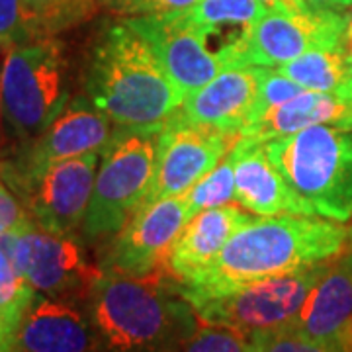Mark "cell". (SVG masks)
Here are the masks:
<instances>
[{"label": "cell", "instance_id": "obj_17", "mask_svg": "<svg viewBox=\"0 0 352 352\" xmlns=\"http://www.w3.org/2000/svg\"><path fill=\"white\" fill-rule=\"evenodd\" d=\"M22 352H100L85 305L36 294L16 333Z\"/></svg>", "mask_w": 352, "mask_h": 352}, {"label": "cell", "instance_id": "obj_16", "mask_svg": "<svg viewBox=\"0 0 352 352\" xmlns=\"http://www.w3.org/2000/svg\"><path fill=\"white\" fill-rule=\"evenodd\" d=\"M288 327L307 339L352 352V254L329 264Z\"/></svg>", "mask_w": 352, "mask_h": 352}, {"label": "cell", "instance_id": "obj_38", "mask_svg": "<svg viewBox=\"0 0 352 352\" xmlns=\"http://www.w3.org/2000/svg\"><path fill=\"white\" fill-rule=\"evenodd\" d=\"M351 231V254H352V229H349Z\"/></svg>", "mask_w": 352, "mask_h": 352}, {"label": "cell", "instance_id": "obj_34", "mask_svg": "<svg viewBox=\"0 0 352 352\" xmlns=\"http://www.w3.org/2000/svg\"><path fill=\"white\" fill-rule=\"evenodd\" d=\"M346 38H352V12L349 14V30H346Z\"/></svg>", "mask_w": 352, "mask_h": 352}, {"label": "cell", "instance_id": "obj_12", "mask_svg": "<svg viewBox=\"0 0 352 352\" xmlns=\"http://www.w3.org/2000/svg\"><path fill=\"white\" fill-rule=\"evenodd\" d=\"M241 139L239 131L196 126H166L155 135V173L141 206L184 196L210 175Z\"/></svg>", "mask_w": 352, "mask_h": 352}, {"label": "cell", "instance_id": "obj_27", "mask_svg": "<svg viewBox=\"0 0 352 352\" xmlns=\"http://www.w3.org/2000/svg\"><path fill=\"white\" fill-rule=\"evenodd\" d=\"M249 339L229 327L201 321L173 352H247Z\"/></svg>", "mask_w": 352, "mask_h": 352}, {"label": "cell", "instance_id": "obj_30", "mask_svg": "<svg viewBox=\"0 0 352 352\" xmlns=\"http://www.w3.org/2000/svg\"><path fill=\"white\" fill-rule=\"evenodd\" d=\"M200 0H118L112 10L127 16H147V14H186Z\"/></svg>", "mask_w": 352, "mask_h": 352}, {"label": "cell", "instance_id": "obj_22", "mask_svg": "<svg viewBox=\"0 0 352 352\" xmlns=\"http://www.w3.org/2000/svg\"><path fill=\"white\" fill-rule=\"evenodd\" d=\"M98 10V0H22L30 39L55 38L88 22Z\"/></svg>", "mask_w": 352, "mask_h": 352}, {"label": "cell", "instance_id": "obj_21", "mask_svg": "<svg viewBox=\"0 0 352 352\" xmlns=\"http://www.w3.org/2000/svg\"><path fill=\"white\" fill-rule=\"evenodd\" d=\"M305 90L352 94V65L346 43L331 50H311L276 67Z\"/></svg>", "mask_w": 352, "mask_h": 352}, {"label": "cell", "instance_id": "obj_29", "mask_svg": "<svg viewBox=\"0 0 352 352\" xmlns=\"http://www.w3.org/2000/svg\"><path fill=\"white\" fill-rule=\"evenodd\" d=\"M30 41L22 0H0V50L8 51Z\"/></svg>", "mask_w": 352, "mask_h": 352}, {"label": "cell", "instance_id": "obj_28", "mask_svg": "<svg viewBox=\"0 0 352 352\" xmlns=\"http://www.w3.org/2000/svg\"><path fill=\"white\" fill-rule=\"evenodd\" d=\"M247 339H249L247 352H342L339 349L307 339L288 325L261 331Z\"/></svg>", "mask_w": 352, "mask_h": 352}, {"label": "cell", "instance_id": "obj_24", "mask_svg": "<svg viewBox=\"0 0 352 352\" xmlns=\"http://www.w3.org/2000/svg\"><path fill=\"white\" fill-rule=\"evenodd\" d=\"M266 12L268 6L261 0H200L186 16L208 39L219 36L223 28H239L247 32Z\"/></svg>", "mask_w": 352, "mask_h": 352}, {"label": "cell", "instance_id": "obj_25", "mask_svg": "<svg viewBox=\"0 0 352 352\" xmlns=\"http://www.w3.org/2000/svg\"><path fill=\"white\" fill-rule=\"evenodd\" d=\"M235 198H237L235 196V164H233L231 153H227L223 161L217 164L210 175L204 176L200 182H196L184 194L190 217H194L204 210L227 206Z\"/></svg>", "mask_w": 352, "mask_h": 352}, {"label": "cell", "instance_id": "obj_32", "mask_svg": "<svg viewBox=\"0 0 352 352\" xmlns=\"http://www.w3.org/2000/svg\"><path fill=\"white\" fill-rule=\"evenodd\" d=\"M315 8H325V10H346L352 6V0H307Z\"/></svg>", "mask_w": 352, "mask_h": 352}, {"label": "cell", "instance_id": "obj_37", "mask_svg": "<svg viewBox=\"0 0 352 352\" xmlns=\"http://www.w3.org/2000/svg\"><path fill=\"white\" fill-rule=\"evenodd\" d=\"M102 4H106V6H108V8H112L113 4H116V2H118V0H100Z\"/></svg>", "mask_w": 352, "mask_h": 352}, {"label": "cell", "instance_id": "obj_23", "mask_svg": "<svg viewBox=\"0 0 352 352\" xmlns=\"http://www.w3.org/2000/svg\"><path fill=\"white\" fill-rule=\"evenodd\" d=\"M34 298V288L18 272L10 252L0 243V352L14 349L20 321Z\"/></svg>", "mask_w": 352, "mask_h": 352}, {"label": "cell", "instance_id": "obj_4", "mask_svg": "<svg viewBox=\"0 0 352 352\" xmlns=\"http://www.w3.org/2000/svg\"><path fill=\"white\" fill-rule=\"evenodd\" d=\"M302 215L352 217V129L311 126L264 143Z\"/></svg>", "mask_w": 352, "mask_h": 352}, {"label": "cell", "instance_id": "obj_19", "mask_svg": "<svg viewBox=\"0 0 352 352\" xmlns=\"http://www.w3.org/2000/svg\"><path fill=\"white\" fill-rule=\"evenodd\" d=\"M311 126L352 129V94L303 90L274 110L241 129V138L256 143L289 135Z\"/></svg>", "mask_w": 352, "mask_h": 352}, {"label": "cell", "instance_id": "obj_3", "mask_svg": "<svg viewBox=\"0 0 352 352\" xmlns=\"http://www.w3.org/2000/svg\"><path fill=\"white\" fill-rule=\"evenodd\" d=\"M100 352H173L200 317L168 272L102 274L85 302Z\"/></svg>", "mask_w": 352, "mask_h": 352}, {"label": "cell", "instance_id": "obj_9", "mask_svg": "<svg viewBox=\"0 0 352 352\" xmlns=\"http://www.w3.org/2000/svg\"><path fill=\"white\" fill-rule=\"evenodd\" d=\"M14 266L36 294L85 305L96 280L104 274L100 264L88 261L76 235H59L38 223L16 233L0 235Z\"/></svg>", "mask_w": 352, "mask_h": 352}, {"label": "cell", "instance_id": "obj_36", "mask_svg": "<svg viewBox=\"0 0 352 352\" xmlns=\"http://www.w3.org/2000/svg\"><path fill=\"white\" fill-rule=\"evenodd\" d=\"M2 120H4V113H2V104H0V145H2Z\"/></svg>", "mask_w": 352, "mask_h": 352}, {"label": "cell", "instance_id": "obj_13", "mask_svg": "<svg viewBox=\"0 0 352 352\" xmlns=\"http://www.w3.org/2000/svg\"><path fill=\"white\" fill-rule=\"evenodd\" d=\"M100 159L102 151H90L50 164L16 196L41 229L76 235L92 198Z\"/></svg>", "mask_w": 352, "mask_h": 352}, {"label": "cell", "instance_id": "obj_6", "mask_svg": "<svg viewBox=\"0 0 352 352\" xmlns=\"http://www.w3.org/2000/svg\"><path fill=\"white\" fill-rule=\"evenodd\" d=\"M349 16L315 8L307 0L268 8L243 36L217 50L223 67L276 69L311 50H331L346 43Z\"/></svg>", "mask_w": 352, "mask_h": 352}, {"label": "cell", "instance_id": "obj_10", "mask_svg": "<svg viewBox=\"0 0 352 352\" xmlns=\"http://www.w3.org/2000/svg\"><path fill=\"white\" fill-rule=\"evenodd\" d=\"M116 135L118 129L110 120L85 94L76 96L41 135L22 143L10 159L0 161V178L12 192H18L50 164L104 151Z\"/></svg>", "mask_w": 352, "mask_h": 352}, {"label": "cell", "instance_id": "obj_8", "mask_svg": "<svg viewBox=\"0 0 352 352\" xmlns=\"http://www.w3.org/2000/svg\"><path fill=\"white\" fill-rule=\"evenodd\" d=\"M329 263L264 278L215 298L192 303L201 321L251 337L261 331L286 327L300 314L309 292L327 272Z\"/></svg>", "mask_w": 352, "mask_h": 352}, {"label": "cell", "instance_id": "obj_20", "mask_svg": "<svg viewBox=\"0 0 352 352\" xmlns=\"http://www.w3.org/2000/svg\"><path fill=\"white\" fill-rule=\"evenodd\" d=\"M229 153L235 164V196L243 208L264 217L302 215L284 178L268 159L264 143L241 138Z\"/></svg>", "mask_w": 352, "mask_h": 352}, {"label": "cell", "instance_id": "obj_35", "mask_svg": "<svg viewBox=\"0 0 352 352\" xmlns=\"http://www.w3.org/2000/svg\"><path fill=\"white\" fill-rule=\"evenodd\" d=\"M346 50H349V57H351V65H352V38H346Z\"/></svg>", "mask_w": 352, "mask_h": 352}, {"label": "cell", "instance_id": "obj_11", "mask_svg": "<svg viewBox=\"0 0 352 352\" xmlns=\"http://www.w3.org/2000/svg\"><path fill=\"white\" fill-rule=\"evenodd\" d=\"M190 219L184 196L141 206L102 252V272L129 278L155 272L170 274L166 264L168 252Z\"/></svg>", "mask_w": 352, "mask_h": 352}, {"label": "cell", "instance_id": "obj_2", "mask_svg": "<svg viewBox=\"0 0 352 352\" xmlns=\"http://www.w3.org/2000/svg\"><path fill=\"white\" fill-rule=\"evenodd\" d=\"M80 80L88 100L129 135L161 133L184 100L151 45L126 20L106 25L90 43Z\"/></svg>", "mask_w": 352, "mask_h": 352}, {"label": "cell", "instance_id": "obj_5", "mask_svg": "<svg viewBox=\"0 0 352 352\" xmlns=\"http://www.w3.org/2000/svg\"><path fill=\"white\" fill-rule=\"evenodd\" d=\"M69 98V63L59 39H30L6 51L0 67V104L4 124L20 145L41 135L63 113Z\"/></svg>", "mask_w": 352, "mask_h": 352}, {"label": "cell", "instance_id": "obj_1", "mask_svg": "<svg viewBox=\"0 0 352 352\" xmlns=\"http://www.w3.org/2000/svg\"><path fill=\"white\" fill-rule=\"evenodd\" d=\"M349 243L351 231L325 217L282 214L252 219L204 270L180 284V292L190 303L215 298L264 278L335 261Z\"/></svg>", "mask_w": 352, "mask_h": 352}, {"label": "cell", "instance_id": "obj_31", "mask_svg": "<svg viewBox=\"0 0 352 352\" xmlns=\"http://www.w3.org/2000/svg\"><path fill=\"white\" fill-rule=\"evenodd\" d=\"M34 217L30 215L28 208L20 198H14L10 188L0 180V235L16 233L34 226Z\"/></svg>", "mask_w": 352, "mask_h": 352}, {"label": "cell", "instance_id": "obj_7", "mask_svg": "<svg viewBox=\"0 0 352 352\" xmlns=\"http://www.w3.org/2000/svg\"><path fill=\"white\" fill-rule=\"evenodd\" d=\"M155 135H118L102 151V161L87 215L80 227L85 243L120 233L138 212L155 173Z\"/></svg>", "mask_w": 352, "mask_h": 352}, {"label": "cell", "instance_id": "obj_26", "mask_svg": "<svg viewBox=\"0 0 352 352\" xmlns=\"http://www.w3.org/2000/svg\"><path fill=\"white\" fill-rule=\"evenodd\" d=\"M305 88L300 87L298 82H294L289 76L282 75L278 69L270 67H261V76H258V90H256V98L252 102L251 113H249V122L247 126L261 120L263 116L274 110L278 106H282L284 102L292 100L294 96L302 94Z\"/></svg>", "mask_w": 352, "mask_h": 352}, {"label": "cell", "instance_id": "obj_15", "mask_svg": "<svg viewBox=\"0 0 352 352\" xmlns=\"http://www.w3.org/2000/svg\"><path fill=\"white\" fill-rule=\"evenodd\" d=\"M261 67H223L206 87L184 98L168 126L239 131L247 126L258 90Z\"/></svg>", "mask_w": 352, "mask_h": 352}, {"label": "cell", "instance_id": "obj_14", "mask_svg": "<svg viewBox=\"0 0 352 352\" xmlns=\"http://www.w3.org/2000/svg\"><path fill=\"white\" fill-rule=\"evenodd\" d=\"M159 57L182 98L206 87L221 73L223 63L186 14H147L126 20Z\"/></svg>", "mask_w": 352, "mask_h": 352}, {"label": "cell", "instance_id": "obj_33", "mask_svg": "<svg viewBox=\"0 0 352 352\" xmlns=\"http://www.w3.org/2000/svg\"><path fill=\"white\" fill-rule=\"evenodd\" d=\"M268 8H280V6H289V4H298L303 0H261Z\"/></svg>", "mask_w": 352, "mask_h": 352}, {"label": "cell", "instance_id": "obj_18", "mask_svg": "<svg viewBox=\"0 0 352 352\" xmlns=\"http://www.w3.org/2000/svg\"><path fill=\"white\" fill-rule=\"evenodd\" d=\"M252 215L241 212L237 206H221L196 214L184 226L168 252V270L180 282H188L223 251L241 227L251 223Z\"/></svg>", "mask_w": 352, "mask_h": 352}]
</instances>
